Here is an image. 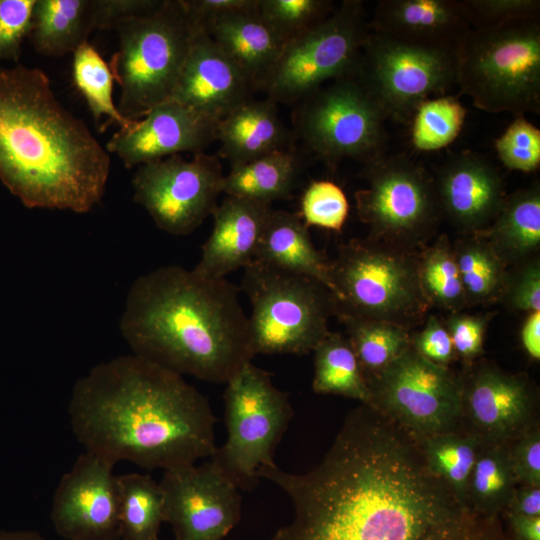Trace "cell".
<instances>
[{"label":"cell","instance_id":"6da1fadb","mask_svg":"<svg viewBox=\"0 0 540 540\" xmlns=\"http://www.w3.org/2000/svg\"><path fill=\"white\" fill-rule=\"evenodd\" d=\"M257 476L293 507L271 540H438L465 509L430 473L418 443L367 404L347 416L311 470L275 464Z\"/></svg>","mask_w":540,"mask_h":540},{"label":"cell","instance_id":"7a4b0ae2","mask_svg":"<svg viewBox=\"0 0 540 540\" xmlns=\"http://www.w3.org/2000/svg\"><path fill=\"white\" fill-rule=\"evenodd\" d=\"M67 410L85 451L114 465L166 471L216 449L207 398L182 375L135 354L91 368L75 382Z\"/></svg>","mask_w":540,"mask_h":540},{"label":"cell","instance_id":"3957f363","mask_svg":"<svg viewBox=\"0 0 540 540\" xmlns=\"http://www.w3.org/2000/svg\"><path fill=\"white\" fill-rule=\"evenodd\" d=\"M109 172V154L42 70L0 65V181L11 194L27 208L86 213Z\"/></svg>","mask_w":540,"mask_h":540},{"label":"cell","instance_id":"277c9868","mask_svg":"<svg viewBox=\"0 0 540 540\" xmlns=\"http://www.w3.org/2000/svg\"><path fill=\"white\" fill-rule=\"evenodd\" d=\"M241 288L178 265L131 285L120 321L132 354L180 375L227 383L255 356Z\"/></svg>","mask_w":540,"mask_h":540},{"label":"cell","instance_id":"5b68a950","mask_svg":"<svg viewBox=\"0 0 540 540\" xmlns=\"http://www.w3.org/2000/svg\"><path fill=\"white\" fill-rule=\"evenodd\" d=\"M460 94L489 113L540 114L539 18L469 29L454 47Z\"/></svg>","mask_w":540,"mask_h":540},{"label":"cell","instance_id":"8992f818","mask_svg":"<svg viewBox=\"0 0 540 540\" xmlns=\"http://www.w3.org/2000/svg\"><path fill=\"white\" fill-rule=\"evenodd\" d=\"M336 317L382 320L411 329L431 307L420 285L418 251L371 238L341 244L330 260Z\"/></svg>","mask_w":540,"mask_h":540},{"label":"cell","instance_id":"52a82bcc","mask_svg":"<svg viewBox=\"0 0 540 540\" xmlns=\"http://www.w3.org/2000/svg\"><path fill=\"white\" fill-rule=\"evenodd\" d=\"M119 49L110 62L121 92L119 112L139 120L171 97L196 25L182 0H162L150 15L116 25Z\"/></svg>","mask_w":540,"mask_h":540},{"label":"cell","instance_id":"ba28073f","mask_svg":"<svg viewBox=\"0 0 540 540\" xmlns=\"http://www.w3.org/2000/svg\"><path fill=\"white\" fill-rule=\"evenodd\" d=\"M252 347L257 354L304 355L330 332L331 292L317 280L253 260L243 268Z\"/></svg>","mask_w":540,"mask_h":540},{"label":"cell","instance_id":"9c48e42d","mask_svg":"<svg viewBox=\"0 0 540 540\" xmlns=\"http://www.w3.org/2000/svg\"><path fill=\"white\" fill-rule=\"evenodd\" d=\"M224 403L227 438L210 460L239 490H252L258 470L276 464L274 453L293 408L288 394L252 361L226 383Z\"/></svg>","mask_w":540,"mask_h":540},{"label":"cell","instance_id":"30bf717a","mask_svg":"<svg viewBox=\"0 0 540 540\" xmlns=\"http://www.w3.org/2000/svg\"><path fill=\"white\" fill-rule=\"evenodd\" d=\"M367 187L355 193L357 216L368 238L419 251L442 216L434 177L405 154L386 153L364 164Z\"/></svg>","mask_w":540,"mask_h":540},{"label":"cell","instance_id":"8fae6325","mask_svg":"<svg viewBox=\"0 0 540 540\" xmlns=\"http://www.w3.org/2000/svg\"><path fill=\"white\" fill-rule=\"evenodd\" d=\"M369 34L363 3L345 0L283 45L258 88L276 104L301 102L325 82L353 74Z\"/></svg>","mask_w":540,"mask_h":540},{"label":"cell","instance_id":"7c38bea8","mask_svg":"<svg viewBox=\"0 0 540 540\" xmlns=\"http://www.w3.org/2000/svg\"><path fill=\"white\" fill-rule=\"evenodd\" d=\"M355 72L315 91L296 112L298 135L331 167L344 159L365 164L388 145L387 115Z\"/></svg>","mask_w":540,"mask_h":540},{"label":"cell","instance_id":"4fadbf2b","mask_svg":"<svg viewBox=\"0 0 540 540\" xmlns=\"http://www.w3.org/2000/svg\"><path fill=\"white\" fill-rule=\"evenodd\" d=\"M369 406L416 442L458 430L461 380L449 366L433 363L411 346L385 369L367 379Z\"/></svg>","mask_w":540,"mask_h":540},{"label":"cell","instance_id":"5bb4252c","mask_svg":"<svg viewBox=\"0 0 540 540\" xmlns=\"http://www.w3.org/2000/svg\"><path fill=\"white\" fill-rule=\"evenodd\" d=\"M355 73L388 119L410 125L422 102L456 84L455 52L370 31Z\"/></svg>","mask_w":540,"mask_h":540},{"label":"cell","instance_id":"9a60e30c","mask_svg":"<svg viewBox=\"0 0 540 540\" xmlns=\"http://www.w3.org/2000/svg\"><path fill=\"white\" fill-rule=\"evenodd\" d=\"M223 178L218 156L200 152L187 160L172 155L138 166L132 179L134 200L158 228L184 236L212 214Z\"/></svg>","mask_w":540,"mask_h":540},{"label":"cell","instance_id":"2e32d148","mask_svg":"<svg viewBox=\"0 0 540 540\" xmlns=\"http://www.w3.org/2000/svg\"><path fill=\"white\" fill-rule=\"evenodd\" d=\"M460 380V428L480 443L510 444L538 423L536 389L526 374L475 361Z\"/></svg>","mask_w":540,"mask_h":540},{"label":"cell","instance_id":"e0dca14e","mask_svg":"<svg viewBox=\"0 0 540 540\" xmlns=\"http://www.w3.org/2000/svg\"><path fill=\"white\" fill-rule=\"evenodd\" d=\"M159 483L174 540H222L241 518L239 489L211 460L166 470Z\"/></svg>","mask_w":540,"mask_h":540},{"label":"cell","instance_id":"ac0fdd59","mask_svg":"<svg viewBox=\"0 0 540 540\" xmlns=\"http://www.w3.org/2000/svg\"><path fill=\"white\" fill-rule=\"evenodd\" d=\"M114 464L84 452L62 475L50 520L65 540H121Z\"/></svg>","mask_w":540,"mask_h":540},{"label":"cell","instance_id":"d6986e66","mask_svg":"<svg viewBox=\"0 0 540 540\" xmlns=\"http://www.w3.org/2000/svg\"><path fill=\"white\" fill-rule=\"evenodd\" d=\"M218 121L171 99L152 107L127 130L119 129L107 143L128 168L182 152H203L217 140Z\"/></svg>","mask_w":540,"mask_h":540},{"label":"cell","instance_id":"ffe728a7","mask_svg":"<svg viewBox=\"0 0 540 540\" xmlns=\"http://www.w3.org/2000/svg\"><path fill=\"white\" fill-rule=\"evenodd\" d=\"M434 184L442 215L463 235L486 230L507 196L495 166L469 150L450 155Z\"/></svg>","mask_w":540,"mask_h":540},{"label":"cell","instance_id":"44dd1931","mask_svg":"<svg viewBox=\"0 0 540 540\" xmlns=\"http://www.w3.org/2000/svg\"><path fill=\"white\" fill-rule=\"evenodd\" d=\"M252 90L238 67L206 31L196 26L169 99L219 122L249 100Z\"/></svg>","mask_w":540,"mask_h":540},{"label":"cell","instance_id":"7402d4cb","mask_svg":"<svg viewBox=\"0 0 540 540\" xmlns=\"http://www.w3.org/2000/svg\"><path fill=\"white\" fill-rule=\"evenodd\" d=\"M272 210L268 203L226 196L211 214L212 232L194 270L204 277L222 279L249 265Z\"/></svg>","mask_w":540,"mask_h":540},{"label":"cell","instance_id":"603a6c76","mask_svg":"<svg viewBox=\"0 0 540 540\" xmlns=\"http://www.w3.org/2000/svg\"><path fill=\"white\" fill-rule=\"evenodd\" d=\"M369 28L392 39L446 48H454L471 29L456 0H382L376 4Z\"/></svg>","mask_w":540,"mask_h":540},{"label":"cell","instance_id":"cb8c5ba5","mask_svg":"<svg viewBox=\"0 0 540 540\" xmlns=\"http://www.w3.org/2000/svg\"><path fill=\"white\" fill-rule=\"evenodd\" d=\"M198 27L210 35L254 89L259 87L285 44L256 9L227 13Z\"/></svg>","mask_w":540,"mask_h":540},{"label":"cell","instance_id":"d4e9b609","mask_svg":"<svg viewBox=\"0 0 540 540\" xmlns=\"http://www.w3.org/2000/svg\"><path fill=\"white\" fill-rule=\"evenodd\" d=\"M219 155L230 165L250 162L290 148L291 133L270 99L247 100L218 122Z\"/></svg>","mask_w":540,"mask_h":540},{"label":"cell","instance_id":"484cf974","mask_svg":"<svg viewBox=\"0 0 540 540\" xmlns=\"http://www.w3.org/2000/svg\"><path fill=\"white\" fill-rule=\"evenodd\" d=\"M299 213L272 210L254 260L313 278L332 294L330 260L314 246Z\"/></svg>","mask_w":540,"mask_h":540},{"label":"cell","instance_id":"4316f807","mask_svg":"<svg viewBox=\"0 0 540 540\" xmlns=\"http://www.w3.org/2000/svg\"><path fill=\"white\" fill-rule=\"evenodd\" d=\"M507 267L538 256L540 248V185L533 183L506 196L489 227L478 232Z\"/></svg>","mask_w":540,"mask_h":540},{"label":"cell","instance_id":"83f0119b","mask_svg":"<svg viewBox=\"0 0 540 540\" xmlns=\"http://www.w3.org/2000/svg\"><path fill=\"white\" fill-rule=\"evenodd\" d=\"M95 0H36L28 37L41 55L73 53L95 30Z\"/></svg>","mask_w":540,"mask_h":540},{"label":"cell","instance_id":"f1b7e54d","mask_svg":"<svg viewBox=\"0 0 540 540\" xmlns=\"http://www.w3.org/2000/svg\"><path fill=\"white\" fill-rule=\"evenodd\" d=\"M300 160L292 149L275 151L250 162L233 165L224 175L227 196L271 204L288 199L300 174Z\"/></svg>","mask_w":540,"mask_h":540},{"label":"cell","instance_id":"f546056e","mask_svg":"<svg viewBox=\"0 0 540 540\" xmlns=\"http://www.w3.org/2000/svg\"><path fill=\"white\" fill-rule=\"evenodd\" d=\"M516 486L509 444L480 443L468 482L465 508L480 517H501Z\"/></svg>","mask_w":540,"mask_h":540},{"label":"cell","instance_id":"4dcf8cb0","mask_svg":"<svg viewBox=\"0 0 540 540\" xmlns=\"http://www.w3.org/2000/svg\"><path fill=\"white\" fill-rule=\"evenodd\" d=\"M121 540H160L165 522L164 494L159 482L147 474L116 476Z\"/></svg>","mask_w":540,"mask_h":540},{"label":"cell","instance_id":"1f68e13d","mask_svg":"<svg viewBox=\"0 0 540 540\" xmlns=\"http://www.w3.org/2000/svg\"><path fill=\"white\" fill-rule=\"evenodd\" d=\"M313 352L315 393L344 396L369 404L367 379L346 336L329 332Z\"/></svg>","mask_w":540,"mask_h":540},{"label":"cell","instance_id":"d6a6232c","mask_svg":"<svg viewBox=\"0 0 540 540\" xmlns=\"http://www.w3.org/2000/svg\"><path fill=\"white\" fill-rule=\"evenodd\" d=\"M468 307L500 301L507 269L480 233L464 234L453 246Z\"/></svg>","mask_w":540,"mask_h":540},{"label":"cell","instance_id":"836d02e7","mask_svg":"<svg viewBox=\"0 0 540 540\" xmlns=\"http://www.w3.org/2000/svg\"><path fill=\"white\" fill-rule=\"evenodd\" d=\"M417 443L430 473L465 508L468 482L480 442L458 429L426 437Z\"/></svg>","mask_w":540,"mask_h":540},{"label":"cell","instance_id":"e575fe53","mask_svg":"<svg viewBox=\"0 0 540 540\" xmlns=\"http://www.w3.org/2000/svg\"><path fill=\"white\" fill-rule=\"evenodd\" d=\"M366 379L385 369L411 346L410 329L395 323L339 316Z\"/></svg>","mask_w":540,"mask_h":540},{"label":"cell","instance_id":"d590c367","mask_svg":"<svg viewBox=\"0 0 540 540\" xmlns=\"http://www.w3.org/2000/svg\"><path fill=\"white\" fill-rule=\"evenodd\" d=\"M421 289L431 307L451 313L468 308L454 248L446 234L418 251Z\"/></svg>","mask_w":540,"mask_h":540},{"label":"cell","instance_id":"8d00e7d4","mask_svg":"<svg viewBox=\"0 0 540 540\" xmlns=\"http://www.w3.org/2000/svg\"><path fill=\"white\" fill-rule=\"evenodd\" d=\"M72 78L97 122L106 117L108 124L115 123L122 130L135 125L137 120L124 117L115 105L112 96L114 75L110 64L89 42L73 52Z\"/></svg>","mask_w":540,"mask_h":540},{"label":"cell","instance_id":"74e56055","mask_svg":"<svg viewBox=\"0 0 540 540\" xmlns=\"http://www.w3.org/2000/svg\"><path fill=\"white\" fill-rule=\"evenodd\" d=\"M466 110L455 96L427 99L417 108L411 125V141L421 151L442 149L459 135Z\"/></svg>","mask_w":540,"mask_h":540},{"label":"cell","instance_id":"f35d334b","mask_svg":"<svg viewBox=\"0 0 540 540\" xmlns=\"http://www.w3.org/2000/svg\"><path fill=\"white\" fill-rule=\"evenodd\" d=\"M325 0H257L256 12L284 43L324 20L332 12Z\"/></svg>","mask_w":540,"mask_h":540},{"label":"cell","instance_id":"ab89813d","mask_svg":"<svg viewBox=\"0 0 540 540\" xmlns=\"http://www.w3.org/2000/svg\"><path fill=\"white\" fill-rule=\"evenodd\" d=\"M349 213V202L343 189L328 180L312 181L300 202V217L309 228L317 226L341 231Z\"/></svg>","mask_w":540,"mask_h":540},{"label":"cell","instance_id":"60d3db41","mask_svg":"<svg viewBox=\"0 0 540 540\" xmlns=\"http://www.w3.org/2000/svg\"><path fill=\"white\" fill-rule=\"evenodd\" d=\"M495 150L506 168L534 172L540 166V130L525 116L515 117L495 140Z\"/></svg>","mask_w":540,"mask_h":540},{"label":"cell","instance_id":"b9f144b4","mask_svg":"<svg viewBox=\"0 0 540 540\" xmlns=\"http://www.w3.org/2000/svg\"><path fill=\"white\" fill-rule=\"evenodd\" d=\"M460 4L473 29L507 25L538 18V0H461Z\"/></svg>","mask_w":540,"mask_h":540},{"label":"cell","instance_id":"7bdbcfd3","mask_svg":"<svg viewBox=\"0 0 540 540\" xmlns=\"http://www.w3.org/2000/svg\"><path fill=\"white\" fill-rule=\"evenodd\" d=\"M500 301L512 311H540L539 256L508 267Z\"/></svg>","mask_w":540,"mask_h":540},{"label":"cell","instance_id":"ee69618b","mask_svg":"<svg viewBox=\"0 0 540 540\" xmlns=\"http://www.w3.org/2000/svg\"><path fill=\"white\" fill-rule=\"evenodd\" d=\"M36 0H0V63L17 62L28 37Z\"/></svg>","mask_w":540,"mask_h":540},{"label":"cell","instance_id":"f6af8a7d","mask_svg":"<svg viewBox=\"0 0 540 540\" xmlns=\"http://www.w3.org/2000/svg\"><path fill=\"white\" fill-rule=\"evenodd\" d=\"M488 317L458 312L449 314L444 320L457 358L467 365L475 362L483 353Z\"/></svg>","mask_w":540,"mask_h":540},{"label":"cell","instance_id":"bcb514c9","mask_svg":"<svg viewBox=\"0 0 540 540\" xmlns=\"http://www.w3.org/2000/svg\"><path fill=\"white\" fill-rule=\"evenodd\" d=\"M509 459L517 485L540 486V427L538 423L509 444Z\"/></svg>","mask_w":540,"mask_h":540},{"label":"cell","instance_id":"7dc6e473","mask_svg":"<svg viewBox=\"0 0 540 540\" xmlns=\"http://www.w3.org/2000/svg\"><path fill=\"white\" fill-rule=\"evenodd\" d=\"M411 347L425 359L442 366H449L457 359L450 334L436 315L425 319L424 327L411 334Z\"/></svg>","mask_w":540,"mask_h":540},{"label":"cell","instance_id":"c3c4849f","mask_svg":"<svg viewBox=\"0 0 540 540\" xmlns=\"http://www.w3.org/2000/svg\"><path fill=\"white\" fill-rule=\"evenodd\" d=\"M438 540H510V538L501 517H480L465 508Z\"/></svg>","mask_w":540,"mask_h":540},{"label":"cell","instance_id":"681fc988","mask_svg":"<svg viewBox=\"0 0 540 540\" xmlns=\"http://www.w3.org/2000/svg\"><path fill=\"white\" fill-rule=\"evenodd\" d=\"M162 0H95V30L115 28L120 22L152 14Z\"/></svg>","mask_w":540,"mask_h":540},{"label":"cell","instance_id":"f907efd6","mask_svg":"<svg viewBox=\"0 0 540 540\" xmlns=\"http://www.w3.org/2000/svg\"><path fill=\"white\" fill-rule=\"evenodd\" d=\"M182 3L196 26L227 13L257 7V0H182Z\"/></svg>","mask_w":540,"mask_h":540},{"label":"cell","instance_id":"816d5d0a","mask_svg":"<svg viewBox=\"0 0 540 540\" xmlns=\"http://www.w3.org/2000/svg\"><path fill=\"white\" fill-rule=\"evenodd\" d=\"M504 512L523 516H540V486L517 485Z\"/></svg>","mask_w":540,"mask_h":540},{"label":"cell","instance_id":"f5cc1de1","mask_svg":"<svg viewBox=\"0 0 540 540\" xmlns=\"http://www.w3.org/2000/svg\"><path fill=\"white\" fill-rule=\"evenodd\" d=\"M505 531L510 540H540V516H523L504 512Z\"/></svg>","mask_w":540,"mask_h":540},{"label":"cell","instance_id":"db71d44e","mask_svg":"<svg viewBox=\"0 0 540 540\" xmlns=\"http://www.w3.org/2000/svg\"><path fill=\"white\" fill-rule=\"evenodd\" d=\"M521 345L531 359L540 360V311L528 313L520 330Z\"/></svg>","mask_w":540,"mask_h":540},{"label":"cell","instance_id":"11a10c76","mask_svg":"<svg viewBox=\"0 0 540 540\" xmlns=\"http://www.w3.org/2000/svg\"><path fill=\"white\" fill-rule=\"evenodd\" d=\"M0 540H48L40 533L31 530H0Z\"/></svg>","mask_w":540,"mask_h":540}]
</instances>
